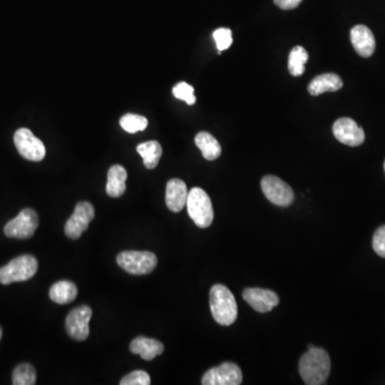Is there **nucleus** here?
I'll return each instance as SVG.
<instances>
[{"label":"nucleus","instance_id":"obj_15","mask_svg":"<svg viewBox=\"0 0 385 385\" xmlns=\"http://www.w3.org/2000/svg\"><path fill=\"white\" fill-rule=\"evenodd\" d=\"M188 188L180 179H171L166 186V206L170 211H182L188 201Z\"/></svg>","mask_w":385,"mask_h":385},{"label":"nucleus","instance_id":"obj_23","mask_svg":"<svg viewBox=\"0 0 385 385\" xmlns=\"http://www.w3.org/2000/svg\"><path fill=\"white\" fill-rule=\"evenodd\" d=\"M36 380V369L30 364H21L13 371L12 383L14 385H34Z\"/></svg>","mask_w":385,"mask_h":385},{"label":"nucleus","instance_id":"obj_16","mask_svg":"<svg viewBox=\"0 0 385 385\" xmlns=\"http://www.w3.org/2000/svg\"><path fill=\"white\" fill-rule=\"evenodd\" d=\"M130 350L133 354H140L144 361H152L157 355L163 353L164 344L159 340L148 337H136L130 344Z\"/></svg>","mask_w":385,"mask_h":385},{"label":"nucleus","instance_id":"obj_4","mask_svg":"<svg viewBox=\"0 0 385 385\" xmlns=\"http://www.w3.org/2000/svg\"><path fill=\"white\" fill-rule=\"evenodd\" d=\"M38 271V260L32 255H23L11 260L0 267V284L25 282L34 276Z\"/></svg>","mask_w":385,"mask_h":385},{"label":"nucleus","instance_id":"obj_13","mask_svg":"<svg viewBox=\"0 0 385 385\" xmlns=\"http://www.w3.org/2000/svg\"><path fill=\"white\" fill-rule=\"evenodd\" d=\"M243 298L248 305L258 313H269L279 303V298L274 292L261 288H248L243 292Z\"/></svg>","mask_w":385,"mask_h":385},{"label":"nucleus","instance_id":"obj_21","mask_svg":"<svg viewBox=\"0 0 385 385\" xmlns=\"http://www.w3.org/2000/svg\"><path fill=\"white\" fill-rule=\"evenodd\" d=\"M136 150L144 160V167L148 169L155 168L160 160H161L162 154H163L161 144L155 140L142 142V144H138Z\"/></svg>","mask_w":385,"mask_h":385},{"label":"nucleus","instance_id":"obj_25","mask_svg":"<svg viewBox=\"0 0 385 385\" xmlns=\"http://www.w3.org/2000/svg\"><path fill=\"white\" fill-rule=\"evenodd\" d=\"M173 94L175 98L182 100V101L188 103V105L195 104L196 96L194 94V88L188 82H182L177 84L176 86L173 87Z\"/></svg>","mask_w":385,"mask_h":385},{"label":"nucleus","instance_id":"obj_9","mask_svg":"<svg viewBox=\"0 0 385 385\" xmlns=\"http://www.w3.org/2000/svg\"><path fill=\"white\" fill-rule=\"evenodd\" d=\"M94 206L88 201H80L75 207L73 214L67 219L65 227L67 236L73 240L80 239L85 231L88 229L90 221L94 219Z\"/></svg>","mask_w":385,"mask_h":385},{"label":"nucleus","instance_id":"obj_27","mask_svg":"<svg viewBox=\"0 0 385 385\" xmlns=\"http://www.w3.org/2000/svg\"><path fill=\"white\" fill-rule=\"evenodd\" d=\"M151 379L148 373L144 371H135L123 377L121 385H149Z\"/></svg>","mask_w":385,"mask_h":385},{"label":"nucleus","instance_id":"obj_28","mask_svg":"<svg viewBox=\"0 0 385 385\" xmlns=\"http://www.w3.org/2000/svg\"><path fill=\"white\" fill-rule=\"evenodd\" d=\"M373 248L377 255L385 258V225L379 227L373 234Z\"/></svg>","mask_w":385,"mask_h":385},{"label":"nucleus","instance_id":"obj_26","mask_svg":"<svg viewBox=\"0 0 385 385\" xmlns=\"http://www.w3.org/2000/svg\"><path fill=\"white\" fill-rule=\"evenodd\" d=\"M215 43L219 52L226 51L234 42L232 32L229 28H219L213 32Z\"/></svg>","mask_w":385,"mask_h":385},{"label":"nucleus","instance_id":"obj_29","mask_svg":"<svg viewBox=\"0 0 385 385\" xmlns=\"http://www.w3.org/2000/svg\"><path fill=\"white\" fill-rule=\"evenodd\" d=\"M274 3L280 9L292 10L296 9L302 3V0H274Z\"/></svg>","mask_w":385,"mask_h":385},{"label":"nucleus","instance_id":"obj_19","mask_svg":"<svg viewBox=\"0 0 385 385\" xmlns=\"http://www.w3.org/2000/svg\"><path fill=\"white\" fill-rule=\"evenodd\" d=\"M77 287L70 280H60L50 289V298L57 304H67L74 301L77 296Z\"/></svg>","mask_w":385,"mask_h":385},{"label":"nucleus","instance_id":"obj_6","mask_svg":"<svg viewBox=\"0 0 385 385\" xmlns=\"http://www.w3.org/2000/svg\"><path fill=\"white\" fill-rule=\"evenodd\" d=\"M14 144L19 153L28 161L40 162L45 157V146L29 129H19L15 132Z\"/></svg>","mask_w":385,"mask_h":385},{"label":"nucleus","instance_id":"obj_12","mask_svg":"<svg viewBox=\"0 0 385 385\" xmlns=\"http://www.w3.org/2000/svg\"><path fill=\"white\" fill-rule=\"evenodd\" d=\"M333 134L338 142L350 147L361 146L365 140L363 129L350 118H340L336 120L333 125Z\"/></svg>","mask_w":385,"mask_h":385},{"label":"nucleus","instance_id":"obj_5","mask_svg":"<svg viewBox=\"0 0 385 385\" xmlns=\"http://www.w3.org/2000/svg\"><path fill=\"white\" fill-rule=\"evenodd\" d=\"M117 263L130 274L144 275L149 274L157 267V258L151 252L128 250L117 256Z\"/></svg>","mask_w":385,"mask_h":385},{"label":"nucleus","instance_id":"obj_20","mask_svg":"<svg viewBox=\"0 0 385 385\" xmlns=\"http://www.w3.org/2000/svg\"><path fill=\"white\" fill-rule=\"evenodd\" d=\"M195 144L202 155L208 161H214L221 155V147L217 138L207 132H200L196 135Z\"/></svg>","mask_w":385,"mask_h":385},{"label":"nucleus","instance_id":"obj_30","mask_svg":"<svg viewBox=\"0 0 385 385\" xmlns=\"http://www.w3.org/2000/svg\"><path fill=\"white\" fill-rule=\"evenodd\" d=\"M1 337H3V330H1V327H0V340H1Z\"/></svg>","mask_w":385,"mask_h":385},{"label":"nucleus","instance_id":"obj_14","mask_svg":"<svg viewBox=\"0 0 385 385\" xmlns=\"http://www.w3.org/2000/svg\"><path fill=\"white\" fill-rule=\"evenodd\" d=\"M350 38L356 53L362 57L368 58L375 53V36L368 27L356 25L351 29Z\"/></svg>","mask_w":385,"mask_h":385},{"label":"nucleus","instance_id":"obj_17","mask_svg":"<svg viewBox=\"0 0 385 385\" xmlns=\"http://www.w3.org/2000/svg\"><path fill=\"white\" fill-rule=\"evenodd\" d=\"M344 86L342 78L334 73H325L319 75L308 85V92L316 96L324 92H334L342 89Z\"/></svg>","mask_w":385,"mask_h":385},{"label":"nucleus","instance_id":"obj_24","mask_svg":"<svg viewBox=\"0 0 385 385\" xmlns=\"http://www.w3.org/2000/svg\"><path fill=\"white\" fill-rule=\"evenodd\" d=\"M121 128L128 133L140 132L146 130L148 126V120L144 116L126 113L120 119Z\"/></svg>","mask_w":385,"mask_h":385},{"label":"nucleus","instance_id":"obj_2","mask_svg":"<svg viewBox=\"0 0 385 385\" xmlns=\"http://www.w3.org/2000/svg\"><path fill=\"white\" fill-rule=\"evenodd\" d=\"M210 308L219 324H234L238 317V305L230 290L224 285H214L210 292Z\"/></svg>","mask_w":385,"mask_h":385},{"label":"nucleus","instance_id":"obj_1","mask_svg":"<svg viewBox=\"0 0 385 385\" xmlns=\"http://www.w3.org/2000/svg\"><path fill=\"white\" fill-rule=\"evenodd\" d=\"M298 371L305 384H324L331 371L329 353L321 348L309 344L307 352L300 360Z\"/></svg>","mask_w":385,"mask_h":385},{"label":"nucleus","instance_id":"obj_10","mask_svg":"<svg viewBox=\"0 0 385 385\" xmlns=\"http://www.w3.org/2000/svg\"><path fill=\"white\" fill-rule=\"evenodd\" d=\"M92 317V309L89 306L82 305L74 308L65 320V329L73 340H86L89 336V321Z\"/></svg>","mask_w":385,"mask_h":385},{"label":"nucleus","instance_id":"obj_31","mask_svg":"<svg viewBox=\"0 0 385 385\" xmlns=\"http://www.w3.org/2000/svg\"><path fill=\"white\" fill-rule=\"evenodd\" d=\"M384 170H385V162H384Z\"/></svg>","mask_w":385,"mask_h":385},{"label":"nucleus","instance_id":"obj_3","mask_svg":"<svg viewBox=\"0 0 385 385\" xmlns=\"http://www.w3.org/2000/svg\"><path fill=\"white\" fill-rule=\"evenodd\" d=\"M186 208L190 219L199 228H208L214 219V211L211 199L205 190L192 188L188 192Z\"/></svg>","mask_w":385,"mask_h":385},{"label":"nucleus","instance_id":"obj_18","mask_svg":"<svg viewBox=\"0 0 385 385\" xmlns=\"http://www.w3.org/2000/svg\"><path fill=\"white\" fill-rule=\"evenodd\" d=\"M126 179H128V173L124 167L121 165L111 166L107 173V184H106L107 195L113 198L121 197L126 190V184H125Z\"/></svg>","mask_w":385,"mask_h":385},{"label":"nucleus","instance_id":"obj_22","mask_svg":"<svg viewBox=\"0 0 385 385\" xmlns=\"http://www.w3.org/2000/svg\"><path fill=\"white\" fill-rule=\"evenodd\" d=\"M308 61V53L302 46L296 47L289 54L288 69L292 76H301L305 72V65Z\"/></svg>","mask_w":385,"mask_h":385},{"label":"nucleus","instance_id":"obj_11","mask_svg":"<svg viewBox=\"0 0 385 385\" xmlns=\"http://www.w3.org/2000/svg\"><path fill=\"white\" fill-rule=\"evenodd\" d=\"M243 380V375L240 367L236 364L227 363L209 369L202 377L204 385H240Z\"/></svg>","mask_w":385,"mask_h":385},{"label":"nucleus","instance_id":"obj_8","mask_svg":"<svg viewBox=\"0 0 385 385\" xmlns=\"http://www.w3.org/2000/svg\"><path fill=\"white\" fill-rule=\"evenodd\" d=\"M261 190L265 197L278 207H288L294 202V190L278 177H263L261 180Z\"/></svg>","mask_w":385,"mask_h":385},{"label":"nucleus","instance_id":"obj_7","mask_svg":"<svg viewBox=\"0 0 385 385\" xmlns=\"http://www.w3.org/2000/svg\"><path fill=\"white\" fill-rule=\"evenodd\" d=\"M38 226V217L32 209H24L15 219H11L5 226L6 236L9 238H32Z\"/></svg>","mask_w":385,"mask_h":385}]
</instances>
